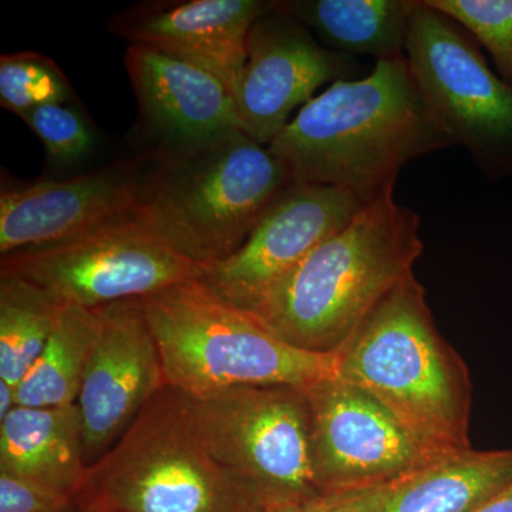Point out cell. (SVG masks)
Returning a JSON list of instances; mask_svg holds the SVG:
<instances>
[{
  "instance_id": "cb8c5ba5",
  "label": "cell",
  "mask_w": 512,
  "mask_h": 512,
  "mask_svg": "<svg viewBox=\"0 0 512 512\" xmlns=\"http://www.w3.org/2000/svg\"><path fill=\"white\" fill-rule=\"evenodd\" d=\"M20 119L45 144L47 154L60 164L76 163L96 146V137L79 111L66 104H46L22 114Z\"/></svg>"
},
{
  "instance_id": "4316f807",
  "label": "cell",
  "mask_w": 512,
  "mask_h": 512,
  "mask_svg": "<svg viewBox=\"0 0 512 512\" xmlns=\"http://www.w3.org/2000/svg\"><path fill=\"white\" fill-rule=\"evenodd\" d=\"M377 487L352 491V493L335 494L326 512H373L375 511Z\"/></svg>"
},
{
  "instance_id": "5b68a950",
  "label": "cell",
  "mask_w": 512,
  "mask_h": 512,
  "mask_svg": "<svg viewBox=\"0 0 512 512\" xmlns=\"http://www.w3.org/2000/svg\"><path fill=\"white\" fill-rule=\"evenodd\" d=\"M292 185L285 165L242 131L215 146L161 154L133 217L198 264L234 254Z\"/></svg>"
},
{
  "instance_id": "8fae6325",
  "label": "cell",
  "mask_w": 512,
  "mask_h": 512,
  "mask_svg": "<svg viewBox=\"0 0 512 512\" xmlns=\"http://www.w3.org/2000/svg\"><path fill=\"white\" fill-rule=\"evenodd\" d=\"M369 201L329 185L292 184L265 212L238 251L205 265L198 281L244 311L291 274L313 249L346 227Z\"/></svg>"
},
{
  "instance_id": "ffe728a7",
  "label": "cell",
  "mask_w": 512,
  "mask_h": 512,
  "mask_svg": "<svg viewBox=\"0 0 512 512\" xmlns=\"http://www.w3.org/2000/svg\"><path fill=\"white\" fill-rule=\"evenodd\" d=\"M99 328V309L63 305L45 349L18 386L19 406L76 404Z\"/></svg>"
},
{
  "instance_id": "83f0119b",
  "label": "cell",
  "mask_w": 512,
  "mask_h": 512,
  "mask_svg": "<svg viewBox=\"0 0 512 512\" xmlns=\"http://www.w3.org/2000/svg\"><path fill=\"white\" fill-rule=\"evenodd\" d=\"M18 406V387L0 380V423Z\"/></svg>"
},
{
  "instance_id": "7402d4cb",
  "label": "cell",
  "mask_w": 512,
  "mask_h": 512,
  "mask_svg": "<svg viewBox=\"0 0 512 512\" xmlns=\"http://www.w3.org/2000/svg\"><path fill=\"white\" fill-rule=\"evenodd\" d=\"M73 90L52 59L35 52L0 57V106L16 116L46 104H66Z\"/></svg>"
},
{
  "instance_id": "52a82bcc",
  "label": "cell",
  "mask_w": 512,
  "mask_h": 512,
  "mask_svg": "<svg viewBox=\"0 0 512 512\" xmlns=\"http://www.w3.org/2000/svg\"><path fill=\"white\" fill-rule=\"evenodd\" d=\"M306 389L239 387L200 399L187 396L208 450L259 504L325 495L313 468Z\"/></svg>"
},
{
  "instance_id": "3957f363",
  "label": "cell",
  "mask_w": 512,
  "mask_h": 512,
  "mask_svg": "<svg viewBox=\"0 0 512 512\" xmlns=\"http://www.w3.org/2000/svg\"><path fill=\"white\" fill-rule=\"evenodd\" d=\"M338 356L340 379L375 397L431 456L471 448L470 373L437 329L413 272L377 303Z\"/></svg>"
},
{
  "instance_id": "7c38bea8",
  "label": "cell",
  "mask_w": 512,
  "mask_h": 512,
  "mask_svg": "<svg viewBox=\"0 0 512 512\" xmlns=\"http://www.w3.org/2000/svg\"><path fill=\"white\" fill-rule=\"evenodd\" d=\"M355 57L326 49L278 8L255 23L234 101L239 128L268 147L323 84L355 79Z\"/></svg>"
},
{
  "instance_id": "ba28073f",
  "label": "cell",
  "mask_w": 512,
  "mask_h": 512,
  "mask_svg": "<svg viewBox=\"0 0 512 512\" xmlns=\"http://www.w3.org/2000/svg\"><path fill=\"white\" fill-rule=\"evenodd\" d=\"M205 265L131 217L82 237L2 256L0 275L40 286L62 305L99 309L200 278Z\"/></svg>"
},
{
  "instance_id": "8992f818",
  "label": "cell",
  "mask_w": 512,
  "mask_h": 512,
  "mask_svg": "<svg viewBox=\"0 0 512 512\" xmlns=\"http://www.w3.org/2000/svg\"><path fill=\"white\" fill-rule=\"evenodd\" d=\"M82 512H254L258 500L215 460L188 397L165 387L89 467Z\"/></svg>"
},
{
  "instance_id": "603a6c76",
  "label": "cell",
  "mask_w": 512,
  "mask_h": 512,
  "mask_svg": "<svg viewBox=\"0 0 512 512\" xmlns=\"http://www.w3.org/2000/svg\"><path fill=\"white\" fill-rule=\"evenodd\" d=\"M467 30L493 57L512 86V0H424Z\"/></svg>"
},
{
  "instance_id": "2e32d148",
  "label": "cell",
  "mask_w": 512,
  "mask_h": 512,
  "mask_svg": "<svg viewBox=\"0 0 512 512\" xmlns=\"http://www.w3.org/2000/svg\"><path fill=\"white\" fill-rule=\"evenodd\" d=\"M276 2L188 0L137 6L113 23L130 45L150 47L194 64L224 83L232 96L248 56V39Z\"/></svg>"
},
{
  "instance_id": "f1b7e54d",
  "label": "cell",
  "mask_w": 512,
  "mask_h": 512,
  "mask_svg": "<svg viewBox=\"0 0 512 512\" xmlns=\"http://www.w3.org/2000/svg\"><path fill=\"white\" fill-rule=\"evenodd\" d=\"M473 512H512V483Z\"/></svg>"
},
{
  "instance_id": "484cf974",
  "label": "cell",
  "mask_w": 512,
  "mask_h": 512,
  "mask_svg": "<svg viewBox=\"0 0 512 512\" xmlns=\"http://www.w3.org/2000/svg\"><path fill=\"white\" fill-rule=\"evenodd\" d=\"M332 500L333 495H318V497L268 501V503L259 504L254 512H326Z\"/></svg>"
},
{
  "instance_id": "30bf717a",
  "label": "cell",
  "mask_w": 512,
  "mask_h": 512,
  "mask_svg": "<svg viewBox=\"0 0 512 512\" xmlns=\"http://www.w3.org/2000/svg\"><path fill=\"white\" fill-rule=\"evenodd\" d=\"M313 468L320 493H352L390 483L436 460L365 390L340 379L306 389Z\"/></svg>"
},
{
  "instance_id": "277c9868",
  "label": "cell",
  "mask_w": 512,
  "mask_h": 512,
  "mask_svg": "<svg viewBox=\"0 0 512 512\" xmlns=\"http://www.w3.org/2000/svg\"><path fill=\"white\" fill-rule=\"evenodd\" d=\"M168 386L200 399L239 387H306L338 376V353L306 352L198 279L137 299Z\"/></svg>"
},
{
  "instance_id": "9a60e30c",
  "label": "cell",
  "mask_w": 512,
  "mask_h": 512,
  "mask_svg": "<svg viewBox=\"0 0 512 512\" xmlns=\"http://www.w3.org/2000/svg\"><path fill=\"white\" fill-rule=\"evenodd\" d=\"M124 62L161 154L194 153L241 131L234 96L211 73L140 45L127 47Z\"/></svg>"
},
{
  "instance_id": "9c48e42d",
  "label": "cell",
  "mask_w": 512,
  "mask_h": 512,
  "mask_svg": "<svg viewBox=\"0 0 512 512\" xmlns=\"http://www.w3.org/2000/svg\"><path fill=\"white\" fill-rule=\"evenodd\" d=\"M404 56L421 92L484 173L511 170L512 86L490 69L474 37L414 0Z\"/></svg>"
},
{
  "instance_id": "5bb4252c",
  "label": "cell",
  "mask_w": 512,
  "mask_h": 512,
  "mask_svg": "<svg viewBox=\"0 0 512 512\" xmlns=\"http://www.w3.org/2000/svg\"><path fill=\"white\" fill-rule=\"evenodd\" d=\"M140 165H116L64 181L2 184L0 255L49 247L131 217Z\"/></svg>"
},
{
  "instance_id": "e0dca14e",
  "label": "cell",
  "mask_w": 512,
  "mask_h": 512,
  "mask_svg": "<svg viewBox=\"0 0 512 512\" xmlns=\"http://www.w3.org/2000/svg\"><path fill=\"white\" fill-rule=\"evenodd\" d=\"M512 483V447L447 454L377 487L373 512H473Z\"/></svg>"
},
{
  "instance_id": "44dd1931",
  "label": "cell",
  "mask_w": 512,
  "mask_h": 512,
  "mask_svg": "<svg viewBox=\"0 0 512 512\" xmlns=\"http://www.w3.org/2000/svg\"><path fill=\"white\" fill-rule=\"evenodd\" d=\"M62 303L13 275H0V380L18 387L55 329Z\"/></svg>"
},
{
  "instance_id": "ac0fdd59",
  "label": "cell",
  "mask_w": 512,
  "mask_h": 512,
  "mask_svg": "<svg viewBox=\"0 0 512 512\" xmlns=\"http://www.w3.org/2000/svg\"><path fill=\"white\" fill-rule=\"evenodd\" d=\"M89 466L79 406H18L0 423V471L76 497Z\"/></svg>"
},
{
  "instance_id": "6da1fadb",
  "label": "cell",
  "mask_w": 512,
  "mask_h": 512,
  "mask_svg": "<svg viewBox=\"0 0 512 512\" xmlns=\"http://www.w3.org/2000/svg\"><path fill=\"white\" fill-rule=\"evenodd\" d=\"M457 141L421 92L406 56L379 60L302 106L268 148L292 184L329 185L372 201L404 165Z\"/></svg>"
},
{
  "instance_id": "4fadbf2b",
  "label": "cell",
  "mask_w": 512,
  "mask_h": 512,
  "mask_svg": "<svg viewBox=\"0 0 512 512\" xmlns=\"http://www.w3.org/2000/svg\"><path fill=\"white\" fill-rule=\"evenodd\" d=\"M99 315V335L77 400L89 467L168 386L156 339L137 302L103 306Z\"/></svg>"
},
{
  "instance_id": "d6986e66",
  "label": "cell",
  "mask_w": 512,
  "mask_h": 512,
  "mask_svg": "<svg viewBox=\"0 0 512 512\" xmlns=\"http://www.w3.org/2000/svg\"><path fill=\"white\" fill-rule=\"evenodd\" d=\"M414 0H288L278 8L318 33L333 52L379 60L404 56Z\"/></svg>"
},
{
  "instance_id": "d4e9b609",
  "label": "cell",
  "mask_w": 512,
  "mask_h": 512,
  "mask_svg": "<svg viewBox=\"0 0 512 512\" xmlns=\"http://www.w3.org/2000/svg\"><path fill=\"white\" fill-rule=\"evenodd\" d=\"M0 512H82L72 494L0 471Z\"/></svg>"
},
{
  "instance_id": "7a4b0ae2",
  "label": "cell",
  "mask_w": 512,
  "mask_h": 512,
  "mask_svg": "<svg viewBox=\"0 0 512 512\" xmlns=\"http://www.w3.org/2000/svg\"><path fill=\"white\" fill-rule=\"evenodd\" d=\"M394 185L313 249L249 312L296 348L338 353L423 252L420 217L394 200Z\"/></svg>"
}]
</instances>
